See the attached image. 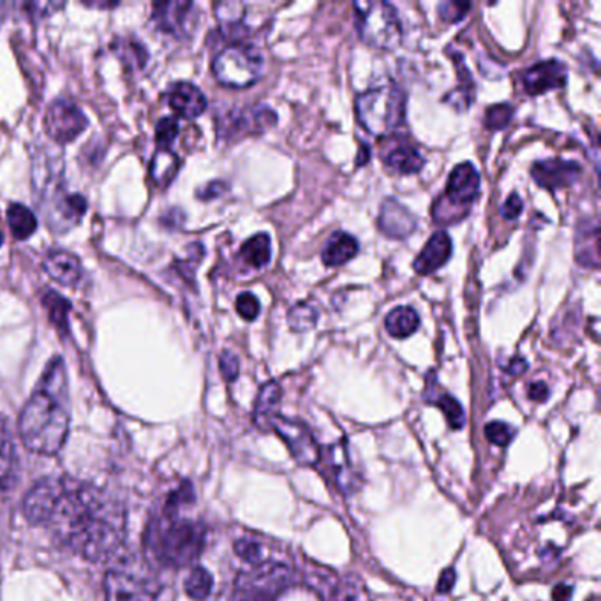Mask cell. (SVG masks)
<instances>
[{
	"mask_svg": "<svg viewBox=\"0 0 601 601\" xmlns=\"http://www.w3.org/2000/svg\"><path fill=\"white\" fill-rule=\"evenodd\" d=\"M25 519L47 529L60 545L87 561L116 555L125 538V509L93 483L45 478L24 501Z\"/></svg>",
	"mask_w": 601,
	"mask_h": 601,
	"instance_id": "6da1fadb",
	"label": "cell"
},
{
	"mask_svg": "<svg viewBox=\"0 0 601 601\" xmlns=\"http://www.w3.org/2000/svg\"><path fill=\"white\" fill-rule=\"evenodd\" d=\"M70 409L65 363L56 357L20 414V437L28 450L37 455L59 454L70 434Z\"/></svg>",
	"mask_w": 601,
	"mask_h": 601,
	"instance_id": "7a4b0ae2",
	"label": "cell"
},
{
	"mask_svg": "<svg viewBox=\"0 0 601 601\" xmlns=\"http://www.w3.org/2000/svg\"><path fill=\"white\" fill-rule=\"evenodd\" d=\"M205 546V529L179 514H163L145 532V551L157 565L185 568L193 565Z\"/></svg>",
	"mask_w": 601,
	"mask_h": 601,
	"instance_id": "3957f363",
	"label": "cell"
},
{
	"mask_svg": "<svg viewBox=\"0 0 601 601\" xmlns=\"http://www.w3.org/2000/svg\"><path fill=\"white\" fill-rule=\"evenodd\" d=\"M354 108L362 128L377 139L395 133L406 122V94L394 83L360 94Z\"/></svg>",
	"mask_w": 601,
	"mask_h": 601,
	"instance_id": "277c9868",
	"label": "cell"
},
{
	"mask_svg": "<svg viewBox=\"0 0 601 601\" xmlns=\"http://www.w3.org/2000/svg\"><path fill=\"white\" fill-rule=\"evenodd\" d=\"M161 584L147 561L125 557L108 569L105 577L106 601H156Z\"/></svg>",
	"mask_w": 601,
	"mask_h": 601,
	"instance_id": "5b68a950",
	"label": "cell"
},
{
	"mask_svg": "<svg viewBox=\"0 0 601 601\" xmlns=\"http://www.w3.org/2000/svg\"><path fill=\"white\" fill-rule=\"evenodd\" d=\"M354 24L359 37L377 50H394L402 39V25L394 5L383 0L354 2Z\"/></svg>",
	"mask_w": 601,
	"mask_h": 601,
	"instance_id": "8992f818",
	"label": "cell"
},
{
	"mask_svg": "<svg viewBox=\"0 0 601 601\" xmlns=\"http://www.w3.org/2000/svg\"><path fill=\"white\" fill-rule=\"evenodd\" d=\"M263 65V53L256 47L249 43H233L214 59L212 71L225 87L248 88L262 79Z\"/></svg>",
	"mask_w": 601,
	"mask_h": 601,
	"instance_id": "52a82bcc",
	"label": "cell"
},
{
	"mask_svg": "<svg viewBox=\"0 0 601 601\" xmlns=\"http://www.w3.org/2000/svg\"><path fill=\"white\" fill-rule=\"evenodd\" d=\"M289 584L291 569L288 566L265 561L237 577L231 601H276Z\"/></svg>",
	"mask_w": 601,
	"mask_h": 601,
	"instance_id": "ba28073f",
	"label": "cell"
},
{
	"mask_svg": "<svg viewBox=\"0 0 601 601\" xmlns=\"http://www.w3.org/2000/svg\"><path fill=\"white\" fill-rule=\"evenodd\" d=\"M271 429L277 432V436L285 441L289 454L300 466H316L322 457V448L314 440L313 432L309 431L308 425H303L299 420L291 418L276 417L272 418Z\"/></svg>",
	"mask_w": 601,
	"mask_h": 601,
	"instance_id": "9c48e42d",
	"label": "cell"
},
{
	"mask_svg": "<svg viewBox=\"0 0 601 601\" xmlns=\"http://www.w3.org/2000/svg\"><path fill=\"white\" fill-rule=\"evenodd\" d=\"M45 131L53 142L70 143L87 129L88 120L76 103L56 99L45 113Z\"/></svg>",
	"mask_w": 601,
	"mask_h": 601,
	"instance_id": "30bf717a",
	"label": "cell"
},
{
	"mask_svg": "<svg viewBox=\"0 0 601 601\" xmlns=\"http://www.w3.org/2000/svg\"><path fill=\"white\" fill-rule=\"evenodd\" d=\"M478 194H480V173L477 168L471 163H460L455 166L448 177L446 193L443 194L446 202L468 212L469 205L477 200Z\"/></svg>",
	"mask_w": 601,
	"mask_h": 601,
	"instance_id": "8fae6325",
	"label": "cell"
},
{
	"mask_svg": "<svg viewBox=\"0 0 601 601\" xmlns=\"http://www.w3.org/2000/svg\"><path fill=\"white\" fill-rule=\"evenodd\" d=\"M568 82V70L560 60H543L522 74L524 91L529 96H540L554 88H563Z\"/></svg>",
	"mask_w": 601,
	"mask_h": 601,
	"instance_id": "7c38bea8",
	"label": "cell"
},
{
	"mask_svg": "<svg viewBox=\"0 0 601 601\" xmlns=\"http://www.w3.org/2000/svg\"><path fill=\"white\" fill-rule=\"evenodd\" d=\"M320 460H325L332 480L345 496H349V494L357 491L359 477L354 473L353 464L349 460L348 446H346L345 440L336 441V443L326 446Z\"/></svg>",
	"mask_w": 601,
	"mask_h": 601,
	"instance_id": "4fadbf2b",
	"label": "cell"
},
{
	"mask_svg": "<svg viewBox=\"0 0 601 601\" xmlns=\"http://www.w3.org/2000/svg\"><path fill=\"white\" fill-rule=\"evenodd\" d=\"M582 173V168L575 161L565 159H546V161L534 163L531 168L532 179L540 188L555 191V189L569 188L577 182Z\"/></svg>",
	"mask_w": 601,
	"mask_h": 601,
	"instance_id": "5bb4252c",
	"label": "cell"
},
{
	"mask_svg": "<svg viewBox=\"0 0 601 601\" xmlns=\"http://www.w3.org/2000/svg\"><path fill=\"white\" fill-rule=\"evenodd\" d=\"M377 226L383 235L395 240H405L417 230V217L395 197H386L380 211Z\"/></svg>",
	"mask_w": 601,
	"mask_h": 601,
	"instance_id": "9a60e30c",
	"label": "cell"
},
{
	"mask_svg": "<svg viewBox=\"0 0 601 601\" xmlns=\"http://www.w3.org/2000/svg\"><path fill=\"white\" fill-rule=\"evenodd\" d=\"M166 97L171 110L185 119H196L207 110V97L193 83H175L168 88Z\"/></svg>",
	"mask_w": 601,
	"mask_h": 601,
	"instance_id": "2e32d148",
	"label": "cell"
},
{
	"mask_svg": "<svg viewBox=\"0 0 601 601\" xmlns=\"http://www.w3.org/2000/svg\"><path fill=\"white\" fill-rule=\"evenodd\" d=\"M454 243L446 231H437L432 235L429 242L423 245L422 253L414 260L413 268L420 276H431L446 265L450 260Z\"/></svg>",
	"mask_w": 601,
	"mask_h": 601,
	"instance_id": "e0dca14e",
	"label": "cell"
},
{
	"mask_svg": "<svg viewBox=\"0 0 601 601\" xmlns=\"http://www.w3.org/2000/svg\"><path fill=\"white\" fill-rule=\"evenodd\" d=\"M193 2H156L152 5V22L161 33L180 36L188 27Z\"/></svg>",
	"mask_w": 601,
	"mask_h": 601,
	"instance_id": "ac0fdd59",
	"label": "cell"
},
{
	"mask_svg": "<svg viewBox=\"0 0 601 601\" xmlns=\"http://www.w3.org/2000/svg\"><path fill=\"white\" fill-rule=\"evenodd\" d=\"M43 268L51 279L57 280L60 285L74 286L82 279V263L79 257L68 251H62V249L50 251L45 256Z\"/></svg>",
	"mask_w": 601,
	"mask_h": 601,
	"instance_id": "d6986e66",
	"label": "cell"
},
{
	"mask_svg": "<svg viewBox=\"0 0 601 601\" xmlns=\"http://www.w3.org/2000/svg\"><path fill=\"white\" fill-rule=\"evenodd\" d=\"M575 253L580 265L591 266V268L600 266V226L597 220L594 223L588 220V225L584 220L578 225Z\"/></svg>",
	"mask_w": 601,
	"mask_h": 601,
	"instance_id": "ffe728a7",
	"label": "cell"
},
{
	"mask_svg": "<svg viewBox=\"0 0 601 601\" xmlns=\"http://www.w3.org/2000/svg\"><path fill=\"white\" fill-rule=\"evenodd\" d=\"M359 242L353 235L337 231L323 248L322 260L326 266H340L351 262L359 254Z\"/></svg>",
	"mask_w": 601,
	"mask_h": 601,
	"instance_id": "44dd1931",
	"label": "cell"
},
{
	"mask_svg": "<svg viewBox=\"0 0 601 601\" xmlns=\"http://www.w3.org/2000/svg\"><path fill=\"white\" fill-rule=\"evenodd\" d=\"M280 399H283V388L276 382L265 383L260 388L256 405H254V423L257 429L271 431L272 418L277 414Z\"/></svg>",
	"mask_w": 601,
	"mask_h": 601,
	"instance_id": "7402d4cb",
	"label": "cell"
},
{
	"mask_svg": "<svg viewBox=\"0 0 601 601\" xmlns=\"http://www.w3.org/2000/svg\"><path fill=\"white\" fill-rule=\"evenodd\" d=\"M180 159L170 148H159L151 161V179L157 188H168L179 173Z\"/></svg>",
	"mask_w": 601,
	"mask_h": 601,
	"instance_id": "603a6c76",
	"label": "cell"
},
{
	"mask_svg": "<svg viewBox=\"0 0 601 601\" xmlns=\"http://www.w3.org/2000/svg\"><path fill=\"white\" fill-rule=\"evenodd\" d=\"M240 257L245 265L254 271H262L272 260L271 237L266 233H257L243 242L240 249Z\"/></svg>",
	"mask_w": 601,
	"mask_h": 601,
	"instance_id": "cb8c5ba5",
	"label": "cell"
},
{
	"mask_svg": "<svg viewBox=\"0 0 601 601\" xmlns=\"http://www.w3.org/2000/svg\"><path fill=\"white\" fill-rule=\"evenodd\" d=\"M386 332L394 339H406L413 336L420 325V317L417 311L411 308H397L390 311V314L385 320Z\"/></svg>",
	"mask_w": 601,
	"mask_h": 601,
	"instance_id": "d4e9b609",
	"label": "cell"
},
{
	"mask_svg": "<svg viewBox=\"0 0 601 601\" xmlns=\"http://www.w3.org/2000/svg\"><path fill=\"white\" fill-rule=\"evenodd\" d=\"M8 225H10L11 233L16 240H27L37 230V219L34 212L22 205V203H11L10 208H8Z\"/></svg>",
	"mask_w": 601,
	"mask_h": 601,
	"instance_id": "484cf974",
	"label": "cell"
},
{
	"mask_svg": "<svg viewBox=\"0 0 601 601\" xmlns=\"http://www.w3.org/2000/svg\"><path fill=\"white\" fill-rule=\"evenodd\" d=\"M386 165L390 166L392 170L402 175H413L422 170L425 165L422 154L411 145H402V147L394 148L386 156Z\"/></svg>",
	"mask_w": 601,
	"mask_h": 601,
	"instance_id": "4316f807",
	"label": "cell"
},
{
	"mask_svg": "<svg viewBox=\"0 0 601 601\" xmlns=\"http://www.w3.org/2000/svg\"><path fill=\"white\" fill-rule=\"evenodd\" d=\"M14 457L13 440L4 420L0 418V489H8L14 480Z\"/></svg>",
	"mask_w": 601,
	"mask_h": 601,
	"instance_id": "83f0119b",
	"label": "cell"
},
{
	"mask_svg": "<svg viewBox=\"0 0 601 601\" xmlns=\"http://www.w3.org/2000/svg\"><path fill=\"white\" fill-rule=\"evenodd\" d=\"M212 588H214V577L203 566L191 569V574L185 578V592L193 600H207L211 597Z\"/></svg>",
	"mask_w": 601,
	"mask_h": 601,
	"instance_id": "f1b7e54d",
	"label": "cell"
},
{
	"mask_svg": "<svg viewBox=\"0 0 601 601\" xmlns=\"http://www.w3.org/2000/svg\"><path fill=\"white\" fill-rule=\"evenodd\" d=\"M317 317H320V313L313 303L299 302L289 309L288 323L293 332H308L314 328Z\"/></svg>",
	"mask_w": 601,
	"mask_h": 601,
	"instance_id": "f546056e",
	"label": "cell"
},
{
	"mask_svg": "<svg viewBox=\"0 0 601 601\" xmlns=\"http://www.w3.org/2000/svg\"><path fill=\"white\" fill-rule=\"evenodd\" d=\"M41 302L45 308L48 309L50 313L51 322L56 323L57 328H68V314H70V302L62 299L60 295H57L56 291L47 289L43 293Z\"/></svg>",
	"mask_w": 601,
	"mask_h": 601,
	"instance_id": "4dcf8cb0",
	"label": "cell"
},
{
	"mask_svg": "<svg viewBox=\"0 0 601 601\" xmlns=\"http://www.w3.org/2000/svg\"><path fill=\"white\" fill-rule=\"evenodd\" d=\"M434 405L445 413L446 420L450 423V428L455 431L464 428L466 423V413H464V408L460 406L459 400L452 397V395L443 394L434 400Z\"/></svg>",
	"mask_w": 601,
	"mask_h": 601,
	"instance_id": "1f68e13d",
	"label": "cell"
},
{
	"mask_svg": "<svg viewBox=\"0 0 601 601\" xmlns=\"http://www.w3.org/2000/svg\"><path fill=\"white\" fill-rule=\"evenodd\" d=\"M512 119H514V108L512 106L506 105V103H501V105H494L491 106V108H486L485 111V128L491 129V131H501V129H505L506 125L512 122Z\"/></svg>",
	"mask_w": 601,
	"mask_h": 601,
	"instance_id": "d6a6232c",
	"label": "cell"
},
{
	"mask_svg": "<svg viewBox=\"0 0 601 601\" xmlns=\"http://www.w3.org/2000/svg\"><path fill=\"white\" fill-rule=\"evenodd\" d=\"M235 554L239 555L240 560L245 561L251 566L262 565L263 551L260 543L254 542L251 538H240L233 545Z\"/></svg>",
	"mask_w": 601,
	"mask_h": 601,
	"instance_id": "836d02e7",
	"label": "cell"
},
{
	"mask_svg": "<svg viewBox=\"0 0 601 601\" xmlns=\"http://www.w3.org/2000/svg\"><path fill=\"white\" fill-rule=\"evenodd\" d=\"M216 14L223 27H235L242 22L245 5L242 2H220L216 4Z\"/></svg>",
	"mask_w": 601,
	"mask_h": 601,
	"instance_id": "e575fe53",
	"label": "cell"
},
{
	"mask_svg": "<svg viewBox=\"0 0 601 601\" xmlns=\"http://www.w3.org/2000/svg\"><path fill=\"white\" fill-rule=\"evenodd\" d=\"M486 440L492 445L508 446L515 437V429L506 422H491L485 425Z\"/></svg>",
	"mask_w": 601,
	"mask_h": 601,
	"instance_id": "d590c367",
	"label": "cell"
},
{
	"mask_svg": "<svg viewBox=\"0 0 601 601\" xmlns=\"http://www.w3.org/2000/svg\"><path fill=\"white\" fill-rule=\"evenodd\" d=\"M177 136H179V120L173 117H165L157 122L156 142L159 147H170Z\"/></svg>",
	"mask_w": 601,
	"mask_h": 601,
	"instance_id": "8d00e7d4",
	"label": "cell"
},
{
	"mask_svg": "<svg viewBox=\"0 0 601 601\" xmlns=\"http://www.w3.org/2000/svg\"><path fill=\"white\" fill-rule=\"evenodd\" d=\"M437 10H440L441 19L445 20V22L457 24L471 10V4L469 2H459V0H446V2H441Z\"/></svg>",
	"mask_w": 601,
	"mask_h": 601,
	"instance_id": "74e56055",
	"label": "cell"
},
{
	"mask_svg": "<svg viewBox=\"0 0 601 601\" xmlns=\"http://www.w3.org/2000/svg\"><path fill=\"white\" fill-rule=\"evenodd\" d=\"M237 313L245 320V322H254L260 313H262V303L254 297L253 293H240L237 297Z\"/></svg>",
	"mask_w": 601,
	"mask_h": 601,
	"instance_id": "f35d334b",
	"label": "cell"
},
{
	"mask_svg": "<svg viewBox=\"0 0 601 601\" xmlns=\"http://www.w3.org/2000/svg\"><path fill=\"white\" fill-rule=\"evenodd\" d=\"M219 365L220 372H223V376H225L226 382L231 383L239 377V360H237V357H235L233 353H230V351H225V353H223Z\"/></svg>",
	"mask_w": 601,
	"mask_h": 601,
	"instance_id": "ab89813d",
	"label": "cell"
},
{
	"mask_svg": "<svg viewBox=\"0 0 601 601\" xmlns=\"http://www.w3.org/2000/svg\"><path fill=\"white\" fill-rule=\"evenodd\" d=\"M524 211V202L522 197L519 196L517 193L509 194L508 197H506L505 205L501 207V214H503V217L508 220L517 219V217L522 214Z\"/></svg>",
	"mask_w": 601,
	"mask_h": 601,
	"instance_id": "60d3db41",
	"label": "cell"
},
{
	"mask_svg": "<svg viewBox=\"0 0 601 601\" xmlns=\"http://www.w3.org/2000/svg\"><path fill=\"white\" fill-rule=\"evenodd\" d=\"M226 191H228V185L225 182H211L205 188L197 189L196 196L203 202H211V200L223 196Z\"/></svg>",
	"mask_w": 601,
	"mask_h": 601,
	"instance_id": "b9f144b4",
	"label": "cell"
},
{
	"mask_svg": "<svg viewBox=\"0 0 601 601\" xmlns=\"http://www.w3.org/2000/svg\"><path fill=\"white\" fill-rule=\"evenodd\" d=\"M528 397L534 400V402H545V400L549 399V386L543 382L532 383V385L529 386Z\"/></svg>",
	"mask_w": 601,
	"mask_h": 601,
	"instance_id": "7bdbcfd3",
	"label": "cell"
},
{
	"mask_svg": "<svg viewBox=\"0 0 601 601\" xmlns=\"http://www.w3.org/2000/svg\"><path fill=\"white\" fill-rule=\"evenodd\" d=\"M455 584V572L452 568L445 569L441 574L440 582H437V591L440 592H450L454 589Z\"/></svg>",
	"mask_w": 601,
	"mask_h": 601,
	"instance_id": "ee69618b",
	"label": "cell"
},
{
	"mask_svg": "<svg viewBox=\"0 0 601 601\" xmlns=\"http://www.w3.org/2000/svg\"><path fill=\"white\" fill-rule=\"evenodd\" d=\"M505 371L508 372L509 376H520L524 372L528 371V362L520 359V357H515V359L509 360L508 365H506Z\"/></svg>",
	"mask_w": 601,
	"mask_h": 601,
	"instance_id": "f6af8a7d",
	"label": "cell"
},
{
	"mask_svg": "<svg viewBox=\"0 0 601 601\" xmlns=\"http://www.w3.org/2000/svg\"><path fill=\"white\" fill-rule=\"evenodd\" d=\"M574 589L566 586V584H560L557 588L554 589V601H568L572 597Z\"/></svg>",
	"mask_w": 601,
	"mask_h": 601,
	"instance_id": "bcb514c9",
	"label": "cell"
},
{
	"mask_svg": "<svg viewBox=\"0 0 601 601\" xmlns=\"http://www.w3.org/2000/svg\"><path fill=\"white\" fill-rule=\"evenodd\" d=\"M369 156H371V151H369L368 145L363 143L359 151V157H357V166L368 165Z\"/></svg>",
	"mask_w": 601,
	"mask_h": 601,
	"instance_id": "7dc6e473",
	"label": "cell"
},
{
	"mask_svg": "<svg viewBox=\"0 0 601 601\" xmlns=\"http://www.w3.org/2000/svg\"><path fill=\"white\" fill-rule=\"evenodd\" d=\"M4 10L5 5L0 2V24H2V20H4Z\"/></svg>",
	"mask_w": 601,
	"mask_h": 601,
	"instance_id": "c3c4849f",
	"label": "cell"
},
{
	"mask_svg": "<svg viewBox=\"0 0 601 601\" xmlns=\"http://www.w3.org/2000/svg\"><path fill=\"white\" fill-rule=\"evenodd\" d=\"M2 242H4V239H2V233H0V245H2Z\"/></svg>",
	"mask_w": 601,
	"mask_h": 601,
	"instance_id": "681fc988",
	"label": "cell"
},
{
	"mask_svg": "<svg viewBox=\"0 0 601 601\" xmlns=\"http://www.w3.org/2000/svg\"><path fill=\"white\" fill-rule=\"evenodd\" d=\"M339 601H354V600H351V598H349V600H339Z\"/></svg>",
	"mask_w": 601,
	"mask_h": 601,
	"instance_id": "f907efd6",
	"label": "cell"
}]
</instances>
